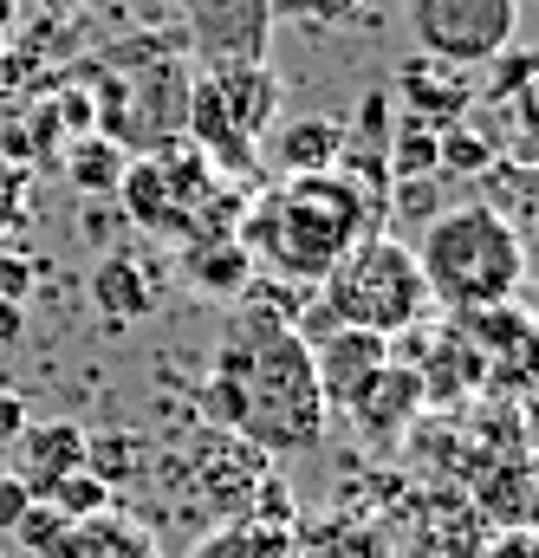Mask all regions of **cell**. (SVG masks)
I'll return each mask as SVG.
<instances>
[{
	"label": "cell",
	"mask_w": 539,
	"mask_h": 558,
	"mask_svg": "<svg viewBox=\"0 0 539 558\" xmlns=\"http://www.w3.org/2000/svg\"><path fill=\"white\" fill-rule=\"evenodd\" d=\"M391 228V175L378 156H351L325 175H286L279 189L248 195L235 241L254 254V267L292 286H319L364 234Z\"/></svg>",
	"instance_id": "obj_1"
},
{
	"label": "cell",
	"mask_w": 539,
	"mask_h": 558,
	"mask_svg": "<svg viewBox=\"0 0 539 558\" xmlns=\"http://www.w3.org/2000/svg\"><path fill=\"white\" fill-rule=\"evenodd\" d=\"M202 410L215 428L254 441L261 454H306L332 428L306 338L267 331V325H235L215 344L208 377H202Z\"/></svg>",
	"instance_id": "obj_2"
},
{
	"label": "cell",
	"mask_w": 539,
	"mask_h": 558,
	"mask_svg": "<svg viewBox=\"0 0 539 558\" xmlns=\"http://www.w3.org/2000/svg\"><path fill=\"white\" fill-rule=\"evenodd\" d=\"M409 254H416V274L429 286V299L442 312H455V318L462 312L507 305L527 286V234H514L481 202H462V208L429 215L422 221V241Z\"/></svg>",
	"instance_id": "obj_3"
},
{
	"label": "cell",
	"mask_w": 539,
	"mask_h": 558,
	"mask_svg": "<svg viewBox=\"0 0 539 558\" xmlns=\"http://www.w3.org/2000/svg\"><path fill=\"white\" fill-rule=\"evenodd\" d=\"M248 195L235 182H221L189 137H169L156 149H143L136 162H124L118 182V215L136 221L143 234L169 241V247H195V241H221L241 228Z\"/></svg>",
	"instance_id": "obj_4"
},
{
	"label": "cell",
	"mask_w": 539,
	"mask_h": 558,
	"mask_svg": "<svg viewBox=\"0 0 539 558\" xmlns=\"http://www.w3.org/2000/svg\"><path fill=\"white\" fill-rule=\"evenodd\" d=\"M435 299L416 274V254L391 234H364L332 274L319 279L306 318H299V338L312 344L319 331L332 325H351V331H378V338H404L416 325H429Z\"/></svg>",
	"instance_id": "obj_5"
},
{
	"label": "cell",
	"mask_w": 539,
	"mask_h": 558,
	"mask_svg": "<svg viewBox=\"0 0 539 558\" xmlns=\"http://www.w3.org/2000/svg\"><path fill=\"white\" fill-rule=\"evenodd\" d=\"M279 72L267 59L254 65H208L202 78H189V118L182 137L195 143V156L221 175V182H254L261 175V137L279 124Z\"/></svg>",
	"instance_id": "obj_6"
},
{
	"label": "cell",
	"mask_w": 539,
	"mask_h": 558,
	"mask_svg": "<svg viewBox=\"0 0 539 558\" xmlns=\"http://www.w3.org/2000/svg\"><path fill=\"white\" fill-rule=\"evenodd\" d=\"M409 33L442 65H488L520 33V0H404Z\"/></svg>",
	"instance_id": "obj_7"
},
{
	"label": "cell",
	"mask_w": 539,
	"mask_h": 558,
	"mask_svg": "<svg viewBox=\"0 0 539 558\" xmlns=\"http://www.w3.org/2000/svg\"><path fill=\"white\" fill-rule=\"evenodd\" d=\"M189 481H195V494H202L215 513L248 520L254 500H261V487L273 481V454H261L254 441H241V435H228V428H208V435L189 448Z\"/></svg>",
	"instance_id": "obj_8"
},
{
	"label": "cell",
	"mask_w": 539,
	"mask_h": 558,
	"mask_svg": "<svg viewBox=\"0 0 539 558\" xmlns=\"http://www.w3.org/2000/svg\"><path fill=\"white\" fill-rule=\"evenodd\" d=\"M182 20L202 65H254L273 46L267 0H182Z\"/></svg>",
	"instance_id": "obj_9"
},
{
	"label": "cell",
	"mask_w": 539,
	"mask_h": 558,
	"mask_svg": "<svg viewBox=\"0 0 539 558\" xmlns=\"http://www.w3.org/2000/svg\"><path fill=\"white\" fill-rule=\"evenodd\" d=\"M306 351H312L319 397H325V410H338V416H345V410L364 397V384L391 364V338H378V331H351V325L319 331Z\"/></svg>",
	"instance_id": "obj_10"
},
{
	"label": "cell",
	"mask_w": 539,
	"mask_h": 558,
	"mask_svg": "<svg viewBox=\"0 0 539 558\" xmlns=\"http://www.w3.org/2000/svg\"><path fill=\"white\" fill-rule=\"evenodd\" d=\"M79 461H85V428H79V422H26V428L0 448V468H7L33 500H46L52 481H65Z\"/></svg>",
	"instance_id": "obj_11"
},
{
	"label": "cell",
	"mask_w": 539,
	"mask_h": 558,
	"mask_svg": "<svg viewBox=\"0 0 539 558\" xmlns=\"http://www.w3.org/2000/svg\"><path fill=\"white\" fill-rule=\"evenodd\" d=\"M422 410H429V403H422V377H416L409 364H384L345 416H351V428H358L371 448H397L409 428H416Z\"/></svg>",
	"instance_id": "obj_12"
},
{
	"label": "cell",
	"mask_w": 539,
	"mask_h": 558,
	"mask_svg": "<svg viewBox=\"0 0 539 558\" xmlns=\"http://www.w3.org/2000/svg\"><path fill=\"white\" fill-rule=\"evenodd\" d=\"M397 98H404V118L429 124V131H448V124H468L475 111V85L462 65H442L429 52H416L404 72H397Z\"/></svg>",
	"instance_id": "obj_13"
},
{
	"label": "cell",
	"mask_w": 539,
	"mask_h": 558,
	"mask_svg": "<svg viewBox=\"0 0 539 558\" xmlns=\"http://www.w3.org/2000/svg\"><path fill=\"white\" fill-rule=\"evenodd\" d=\"M345 149H351V131L338 118H286L261 137V156L279 175H325L345 162Z\"/></svg>",
	"instance_id": "obj_14"
},
{
	"label": "cell",
	"mask_w": 539,
	"mask_h": 558,
	"mask_svg": "<svg viewBox=\"0 0 539 558\" xmlns=\"http://www.w3.org/2000/svg\"><path fill=\"white\" fill-rule=\"evenodd\" d=\"M92 299H98L105 325H136V318L156 312V274L131 254H105L98 274H92Z\"/></svg>",
	"instance_id": "obj_15"
},
{
	"label": "cell",
	"mask_w": 539,
	"mask_h": 558,
	"mask_svg": "<svg viewBox=\"0 0 539 558\" xmlns=\"http://www.w3.org/2000/svg\"><path fill=\"white\" fill-rule=\"evenodd\" d=\"M182 279L202 292V299H241L248 292V279H254V254L235 241V234H221V241H195V247H182Z\"/></svg>",
	"instance_id": "obj_16"
},
{
	"label": "cell",
	"mask_w": 539,
	"mask_h": 558,
	"mask_svg": "<svg viewBox=\"0 0 539 558\" xmlns=\"http://www.w3.org/2000/svg\"><path fill=\"white\" fill-rule=\"evenodd\" d=\"M124 162H131V149H118L111 137H72L65 143V156H59V169H65V182L85 195V202H118V182H124Z\"/></svg>",
	"instance_id": "obj_17"
},
{
	"label": "cell",
	"mask_w": 539,
	"mask_h": 558,
	"mask_svg": "<svg viewBox=\"0 0 539 558\" xmlns=\"http://www.w3.org/2000/svg\"><path fill=\"white\" fill-rule=\"evenodd\" d=\"M98 487H124V481H136V468H143V435H131V428H98V435H85V461H79Z\"/></svg>",
	"instance_id": "obj_18"
},
{
	"label": "cell",
	"mask_w": 539,
	"mask_h": 558,
	"mask_svg": "<svg viewBox=\"0 0 539 558\" xmlns=\"http://www.w3.org/2000/svg\"><path fill=\"white\" fill-rule=\"evenodd\" d=\"M273 26H299V33H345V26H371V0H267Z\"/></svg>",
	"instance_id": "obj_19"
},
{
	"label": "cell",
	"mask_w": 539,
	"mask_h": 558,
	"mask_svg": "<svg viewBox=\"0 0 539 558\" xmlns=\"http://www.w3.org/2000/svg\"><path fill=\"white\" fill-rule=\"evenodd\" d=\"M501 156V143L481 137L475 124H448V131H435V175H448V182H481V169Z\"/></svg>",
	"instance_id": "obj_20"
},
{
	"label": "cell",
	"mask_w": 539,
	"mask_h": 558,
	"mask_svg": "<svg viewBox=\"0 0 539 558\" xmlns=\"http://www.w3.org/2000/svg\"><path fill=\"white\" fill-rule=\"evenodd\" d=\"M195 558H292V539L261 520H228V533H215Z\"/></svg>",
	"instance_id": "obj_21"
},
{
	"label": "cell",
	"mask_w": 539,
	"mask_h": 558,
	"mask_svg": "<svg viewBox=\"0 0 539 558\" xmlns=\"http://www.w3.org/2000/svg\"><path fill=\"white\" fill-rule=\"evenodd\" d=\"M391 131H397V137L384 143V175H391V182L435 175V131H429V124H416V118L391 124Z\"/></svg>",
	"instance_id": "obj_22"
},
{
	"label": "cell",
	"mask_w": 539,
	"mask_h": 558,
	"mask_svg": "<svg viewBox=\"0 0 539 558\" xmlns=\"http://www.w3.org/2000/svg\"><path fill=\"white\" fill-rule=\"evenodd\" d=\"M46 507L52 513H65L72 526H85V520H98V513H111V487H98L85 468H72L65 481H52V494H46Z\"/></svg>",
	"instance_id": "obj_23"
},
{
	"label": "cell",
	"mask_w": 539,
	"mask_h": 558,
	"mask_svg": "<svg viewBox=\"0 0 539 558\" xmlns=\"http://www.w3.org/2000/svg\"><path fill=\"white\" fill-rule=\"evenodd\" d=\"M26 221H33V169L0 162V247H13V234H26Z\"/></svg>",
	"instance_id": "obj_24"
},
{
	"label": "cell",
	"mask_w": 539,
	"mask_h": 558,
	"mask_svg": "<svg viewBox=\"0 0 539 558\" xmlns=\"http://www.w3.org/2000/svg\"><path fill=\"white\" fill-rule=\"evenodd\" d=\"M13 533H20V546H26L33 558H59L65 533H72V520H65V513H52L46 500H33V507L20 513V526H13Z\"/></svg>",
	"instance_id": "obj_25"
},
{
	"label": "cell",
	"mask_w": 539,
	"mask_h": 558,
	"mask_svg": "<svg viewBox=\"0 0 539 558\" xmlns=\"http://www.w3.org/2000/svg\"><path fill=\"white\" fill-rule=\"evenodd\" d=\"M488 72H494V85H488V98H494V105H520V98L534 92V85H527V78H534V52H520V46L494 52V59H488Z\"/></svg>",
	"instance_id": "obj_26"
},
{
	"label": "cell",
	"mask_w": 539,
	"mask_h": 558,
	"mask_svg": "<svg viewBox=\"0 0 539 558\" xmlns=\"http://www.w3.org/2000/svg\"><path fill=\"white\" fill-rule=\"evenodd\" d=\"M391 215H409V221H429V215H442V175L391 182Z\"/></svg>",
	"instance_id": "obj_27"
},
{
	"label": "cell",
	"mask_w": 539,
	"mask_h": 558,
	"mask_svg": "<svg viewBox=\"0 0 539 558\" xmlns=\"http://www.w3.org/2000/svg\"><path fill=\"white\" fill-rule=\"evenodd\" d=\"M39 279H46V260L0 247V299H7V305H26V292H33Z\"/></svg>",
	"instance_id": "obj_28"
},
{
	"label": "cell",
	"mask_w": 539,
	"mask_h": 558,
	"mask_svg": "<svg viewBox=\"0 0 539 558\" xmlns=\"http://www.w3.org/2000/svg\"><path fill=\"white\" fill-rule=\"evenodd\" d=\"M391 124H397V118H391V98H384V92H364V98H358V143H364V149H384V143H391Z\"/></svg>",
	"instance_id": "obj_29"
},
{
	"label": "cell",
	"mask_w": 539,
	"mask_h": 558,
	"mask_svg": "<svg viewBox=\"0 0 539 558\" xmlns=\"http://www.w3.org/2000/svg\"><path fill=\"white\" fill-rule=\"evenodd\" d=\"M26 507H33V494H26V487H20L13 474H0V533H13Z\"/></svg>",
	"instance_id": "obj_30"
},
{
	"label": "cell",
	"mask_w": 539,
	"mask_h": 558,
	"mask_svg": "<svg viewBox=\"0 0 539 558\" xmlns=\"http://www.w3.org/2000/svg\"><path fill=\"white\" fill-rule=\"evenodd\" d=\"M26 422H33V416H26V397H20V390H0V448H7Z\"/></svg>",
	"instance_id": "obj_31"
},
{
	"label": "cell",
	"mask_w": 539,
	"mask_h": 558,
	"mask_svg": "<svg viewBox=\"0 0 539 558\" xmlns=\"http://www.w3.org/2000/svg\"><path fill=\"white\" fill-rule=\"evenodd\" d=\"M481 558H539L534 553V533H501V539H488Z\"/></svg>",
	"instance_id": "obj_32"
},
{
	"label": "cell",
	"mask_w": 539,
	"mask_h": 558,
	"mask_svg": "<svg viewBox=\"0 0 539 558\" xmlns=\"http://www.w3.org/2000/svg\"><path fill=\"white\" fill-rule=\"evenodd\" d=\"M118 228H124V215H118V208H85V234H92L98 247H111V234H118Z\"/></svg>",
	"instance_id": "obj_33"
},
{
	"label": "cell",
	"mask_w": 539,
	"mask_h": 558,
	"mask_svg": "<svg viewBox=\"0 0 539 558\" xmlns=\"http://www.w3.org/2000/svg\"><path fill=\"white\" fill-rule=\"evenodd\" d=\"M20 338H26V305H7V299H0V357H7Z\"/></svg>",
	"instance_id": "obj_34"
},
{
	"label": "cell",
	"mask_w": 539,
	"mask_h": 558,
	"mask_svg": "<svg viewBox=\"0 0 539 558\" xmlns=\"http://www.w3.org/2000/svg\"><path fill=\"white\" fill-rule=\"evenodd\" d=\"M0 474H7V468H0Z\"/></svg>",
	"instance_id": "obj_35"
}]
</instances>
